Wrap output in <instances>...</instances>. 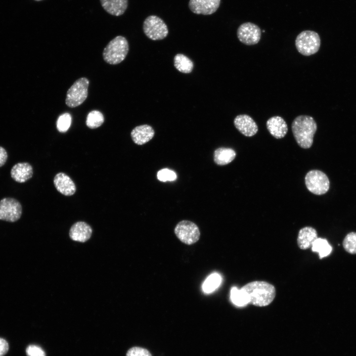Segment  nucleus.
Wrapping results in <instances>:
<instances>
[{
	"label": "nucleus",
	"mask_w": 356,
	"mask_h": 356,
	"mask_svg": "<svg viewBox=\"0 0 356 356\" xmlns=\"http://www.w3.org/2000/svg\"><path fill=\"white\" fill-rule=\"evenodd\" d=\"M240 289L244 293L248 304L257 307L269 305L275 296L274 286L265 281H253L246 284Z\"/></svg>",
	"instance_id": "obj_1"
},
{
	"label": "nucleus",
	"mask_w": 356,
	"mask_h": 356,
	"mask_svg": "<svg viewBox=\"0 0 356 356\" xmlns=\"http://www.w3.org/2000/svg\"><path fill=\"white\" fill-rule=\"evenodd\" d=\"M292 131L298 144L302 148H310L317 125L314 119L310 116L301 115L296 117L291 125Z\"/></svg>",
	"instance_id": "obj_2"
},
{
	"label": "nucleus",
	"mask_w": 356,
	"mask_h": 356,
	"mask_svg": "<svg viewBox=\"0 0 356 356\" xmlns=\"http://www.w3.org/2000/svg\"><path fill=\"white\" fill-rule=\"evenodd\" d=\"M128 41L122 36H117L111 40L104 48V60L109 64L116 65L122 62L128 53Z\"/></svg>",
	"instance_id": "obj_3"
},
{
	"label": "nucleus",
	"mask_w": 356,
	"mask_h": 356,
	"mask_svg": "<svg viewBox=\"0 0 356 356\" xmlns=\"http://www.w3.org/2000/svg\"><path fill=\"white\" fill-rule=\"evenodd\" d=\"M295 45L298 52L304 56H310L316 53L320 46V39L315 32L306 30L296 37Z\"/></svg>",
	"instance_id": "obj_4"
},
{
	"label": "nucleus",
	"mask_w": 356,
	"mask_h": 356,
	"mask_svg": "<svg viewBox=\"0 0 356 356\" xmlns=\"http://www.w3.org/2000/svg\"><path fill=\"white\" fill-rule=\"evenodd\" d=\"M89 83V80L84 77L76 80L67 90L66 105L74 108L82 104L88 97Z\"/></svg>",
	"instance_id": "obj_5"
},
{
	"label": "nucleus",
	"mask_w": 356,
	"mask_h": 356,
	"mask_svg": "<svg viewBox=\"0 0 356 356\" xmlns=\"http://www.w3.org/2000/svg\"><path fill=\"white\" fill-rule=\"evenodd\" d=\"M305 184L307 189L315 195H322L329 190L330 182L325 174L320 170H313L306 175Z\"/></svg>",
	"instance_id": "obj_6"
},
{
	"label": "nucleus",
	"mask_w": 356,
	"mask_h": 356,
	"mask_svg": "<svg viewBox=\"0 0 356 356\" xmlns=\"http://www.w3.org/2000/svg\"><path fill=\"white\" fill-rule=\"evenodd\" d=\"M143 30L145 35L153 41L164 39L169 33L165 22L159 17L153 15L148 16L144 20Z\"/></svg>",
	"instance_id": "obj_7"
},
{
	"label": "nucleus",
	"mask_w": 356,
	"mask_h": 356,
	"mask_svg": "<svg viewBox=\"0 0 356 356\" xmlns=\"http://www.w3.org/2000/svg\"><path fill=\"white\" fill-rule=\"evenodd\" d=\"M174 231L178 238L187 245L196 243L200 236L198 226L189 221L183 220L179 222L176 225Z\"/></svg>",
	"instance_id": "obj_8"
},
{
	"label": "nucleus",
	"mask_w": 356,
	"mask_h": 356,
	"mask_svg": "<svg viewBox=\"0 0 356 356\" xmlns=\"http://www.w3.org/2000/svg\"><path fill=\"white\" fill-rule=\"evenodd\" d=\"M22 213V206L16 199L6 197L0 201V220L14 222L20 218Z\"/></svg>",
	"instance_id": "obj_9"
},
{
	"label": "nucleus",
	"mask_w": 356,
	"mask_h": 356,
	"mask_svg": "<svg viewBox=\"0 0 356 356\" xmlns=\"http://www.w3.org/2000/svg\"><path fill=\"white\" fill-rule=\"evenodd\" d=\"M237 36L240 42L247 45H254L259 43L261 37L260 27L251 22L240 25L237 30Z\"/></svg>",
	"instance_id": "obj_10"
},
{
	"label": "nucleus",
	"mask_w": 356,
	"mask_h": 356,
	"mask_svg": "<svg viewBox=\"0 0 356 356\" xmlns=\"http://www.w3.org/2000/svg\"><path fill=\"white\" fill-rule=\"evenodd\" d=\"M233 123L236 129L246 136H252L258 132V127L256 123L248 115H237L234 118Z\"/></svg>",
	"instance_id": "obj_11"
},
{
	"label": "nucleus",
	"mask_w": 356,
	"mask_h": 356,
	"mask_svg": "<svg viewBox=\"0 0 356 356\" xmlns=\"http://www.w3.org/2000/svg\"><path fill=\"white\" fill-rule=\"evenodd\" d=\"M220 3L221 0H190L188 6L195 14L210 15L217 10Z\"/></svg>",
	"instance_id": "obj_12"
},
{
	"label": "nucleus",
	"mask_w": 356,
	"mask_h": 356,
	"mask_svg": "<svg viewBox=\"0 0 356 356\" xmlns=\"http://www.w3.org/2000/svg\"><path fill=\"white\" fill-rule=\"evenodd\" d=\"M53 183L57 191L64 195L71 196L76 192L75 184L65 173L57 174L54 178Z\"/></svg>",
	"instance_id": "obj_13"
},
{
	"label": "nucleus",
	"mask_w": 356,
	"mask_h": 356,
	"mask_svg": "<svg viewBox=\"0 0 356 356\" xmlns=\"http://www.w3.org/2000/svg\"><path fill=\"white\" fill-rule=\"evenodd\" d=\"M266 126L271 135L277 139L284 137L288 132L286 122L279 116L269 118L266 122Z\"/></svg>",
	"instance_id": "obj_14"
},
{
	"label": "nucleus",
	"mask_w": 356,
	"mask_h": 356,
	"mask_svg": "<svg viewBox=\"0 0 356 356\" xmlns=\"http://www.w3.org/2000/svg\"><path fill=\"white\" fill-rule=\"evenodd\" d=\"M92 231V228L87 223L78 222L70 228L69 236L74 241L85 242L90 238Z\"/></svg>",
	"instance_id": "obj_15"
},
{
	"label": "nucleus",
	"mask_w": 356,
	"mask_h": 356,
	"mask_svg": "<svg viewBox=\"0 0 356 356\" xmlns=\"http://www.w3.org/2000/svg\"><path fill=\"white\" fill-rule=\"evenodd\" d=\"M32 166L28 162L18 163L11 169L10 175L15 181L20 183L25 182L33 177Z\"/></svg>",
	"instance_id": "obj_16"
},
{
	"label": "nucleus",
	"mask_w": 356,
	"mask_h": 356,
	"mask_svg": "<svg viewBox=\"0 0 356 356\" xmlns=\"http://www.w3.org/2000/svg\"><path fill=\"white\" fill-rule=\"evenodd\" d=\"M154 134V130L151 126L142 125L135 127L132 131L131 136L135 144L142 145L150 140Z\"/></svg>",
	"instance_id": "obj_17"
},
{
	"label": "nucleus",
	"mask_w": 356,
	"mask_h": 356,
	"mask_svg": "<svg viewBox=\"0 0 356 356\" xmlns=\"http://www.w3.org/2000/svg\"><path fill=\"white\" fill-rule=\"evenodd\" d=\"M101 6L110 15L119 16L127 9L128 0H100Z\"/></svg>",
	"instance_id": "obj_18"
},
{
	"label": "nucleus",
	"mask_w": 356,
	"mask_h": 356,
	"mask_svg": "<svg viewBox=\"0 0 356 356\" xmlns=\"http://www.w3.org/2000/svg\"><path fill=\"white\" fill-rule=\"evenodd\" d=\"M316 230L311 226H306L301 228L299 232L297 243L299 247L303 250L312 247L313 242L317 238Z\"/></svg>",
	"instance_id": "obj_19"
},
{
	"label": "nucleus",
	"mask_w": 356,
	"mask_h": 356,
	"mask_svg": "<svg viewBox=\"0 0 356 356\" xmlns=\"http://www.w3.org/2000/svg\"><path fill=\"white\" fill-rule=\"evenodd\" d=\"M236 156V152L230 148L220 147L214 153V160L218 165H227L232 161Z\"/></svg>",
	"instance_id": "obj_20"
},
{
	"label": "nucleus",
	"mask_w": 356,
	"mask_h": 356,
	"mask_svg": "<svg viewBox=\"0 0 356 356\" xmlns=\"http://www.w3.org/2000/svg\"><path fill=\"white\" fill-rule=\"evenodd\" d=\"M174 66L181 73H190L193 70L194 64L192 61L186 55L178 53L174 57Z\"/></svg>",
	"instance_id": "obj_21"
},
{
	"label": "nucleus",
	"mask_w": 356,
	"mask_h": 356,
	"mask_svg": "<svg viewBox=\"0 0 356 356\" xmlns=\"http://www.w3.org/2000/svg\"><path fill=\"white\" fill-rule=\"evenodd\" d=\"M312 249V251L318 253L319 258L322 259L331 253L332 248L326 239L317 238L313 242Z\"/></svg>",
	"instance_id": "obj_22"
},
{
	"label": "nucleus",
	"mask_w": 356,
	"mask_h": 356,
	"mask_svg": "<svg viewBox=\"0 0 356 356\" xmlns=\"http://www.w3.org/2000/svg\"><path fill=\"white\" fill-rule=\"evenodd\" d=\"M104 121V116L101 112L98 110H92L88 114L86 123L88 127L94 129L101 126Z\"/></svg>",
	"instance_id": "obj_23"
},
{
	"label": "nucleus",
	"mask_w": 356,
	"mask_h": 356,
	"mask_svg": "<svg viewBox=\"0 0 356 356\" xmlns=\"http://www.w3.org/2000/svg\"><path fill=\"white\" fill-rule=\"evenodd\" d=\"M221 281L222 277L220 274L217 273H213L205 280L202 285V289L205 293H211L219 286Z\"/></svg>",
	"instance_id": "obj_24"
},
{
	"label": "nucleus",
	"mask_w": 356,
	"mask_h": 356,
	"mask_svg": "<svg viewBox=\"0 0 356 356\" xmlns=\"http://www.w3.org/2000/svg\"><path fill=\"white\" fill-rule=\"evenodd\" d=\"M230 299L234 304L242 307L248 304L247 298L241 289L233 287L230 291Z\"/></svg>",
	"instance_id": "obj_25"
},
{
	"label": "nucleus",
	"mask_w": 356,
	"mask_h": 356,
	"mask_svg": "<svg viewBox=\"0 0 356 356\" xmlns=\"http://www.w3.org/2000/svg\"><path fill=\"white\" fill-rule=\"evenodd\" d=\"M343 246L344 249L352 254H356V232L348 233L345 237Z\"/></svg>",
	"instance_id": "obj_26"
},
{
	"label": "nucleus",
	"mask_w": 356,
	"mask_h": 356,
	"mask_svg": "<svg viewBox=\"0 0 356 356\" xmlns=\"http://www.w3.org/2000/svg\"><path fill=\"white\" fill-rule=\"evenodd\" d=\"M72 121L71 115L68 113L61 114L56 122V128L60 133L66 132L70 128Z\"/></svg>",
	"instance_id": "obj_27"
},
{
	"label": "nucleus",
	"mask_w": 356,
	"mask_h": 356,
	"mask_svg": "<svg viewBox=\"0 0 356 356\" xmlns=\"http://www.w3.org/2000/svg\"><path fill=\"white\" fill-rule=\"evenodd\" d=\"M177 178L176 173L169 169H161L157 173V178L161 181H174Z\"/></svg>",
	"instance_id": "obj_28"
},
{
	"label": "nucleus",
	"mask_w": 356,
	"mask_h": 356,
	"mask_svg": "<svg viewBox=\"0 0 356 356\" xmlns=\"http://www.w3.org/2000/svg\"><path fill=\"white\" fill-rule=\"evenodd\" d=\"M126 356H152L151 353L146 349L139 347H134L127 352Z\"/></svg>",
	"instance_id": "obj_29"
},
{
	"label": "nucleus",
	"mask_w": 356,
	"mask_h": 356,
	"mask_svg": "<svg viewBox=\"0 0 356 356\" xmlns=\"http://www.w3.org/2000/svg\"><path fill=\"white\" fill-rule=\"evenodd\" d=\"M27 356H45L44 350L39 346L35 345H29L26 350Z\"/></svg>",
	"instance_id": "obj_30"
},
{
	"label": "nucleus",
	"mask_w": 356,
	"mask_h": 356,
	"mask_svg": "<svg viewBox=\"0 0 356 356\" xmlns=\"http://www.w3.org/2000/svg\"><path fill=\"white\" fill-rule=\"evenodd\" d=\"M9 349L8 343L4 339L0 338V356L6 354Z\"/></svg>",
	"instance_id": "obj_31"
},
{
	"label": "nucleus",
	"mask_w": 356,
	"mask_h": 356,
	"mask_svg": "<svg viewBox=\"0 0 356 356\" xmlns=\"http://www.w3.org/2000/svg\"><path fill=\"white\" fill-rule=\"evenodd\" d=\"M8 155L6 150L2 146H0V167L5 164Z\"/></svg>",
	"instance_id": "obj_32"
},
{
	"label": "nucleus",
	"mask_w": 356,
	"mask_h": 356,
	"mask_svg": "<svg viewBox=\"0 0 356 356\" xmlns=\"http://www.w3.org/2000/svg\"><path fill=\"white\" fill-rule=\"evenodd\" d=\"M37 0V1H40V0Z\"/></svg>",
	"instance_id": "obj_33"
}]
</instances>
